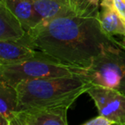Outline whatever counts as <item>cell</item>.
<instances>
[{
	"label": "cell",
	"instance_id": "1",
	"mask_svg": "<svg viewBox=\"0 0 125 125\" xmlns=\"http://www.w3.org/2000/svg\"><path fill=\"white\" fill-rule=\"evenodd\" d=\"M99 12V7L78 0L73 10L40 23L18 41L62 64L87 70L106 45L114 44L101 30Z\"/></svg>",
	"mask_w": 125,
	"mask_h": 125
},
{
	"label": "cell",
	"instance_id": "2",
	"mask_svg": "<svg viewBox=\"0 0 125 125\" xmlns=\"http://www.w3.org/2000/svg\"><path fill=\"white\" fill-rule=\"evenodd\" d=\"M90 86L85 75L23 80L15 86L18 97L17 111L32 107L72 105Z\"/></svg>",
	"mask_w": 125,
	"mask_h": 125
},
{
	"label": "cell",
	"instance_id": "3",
	"mask_svg": "<svg viewBox=\"0 0 125 125\" xmlns=\"http://www.w3.org/2000/svg\"><path fill=\"white\" fill-rule=\"evenodd\" d=\"M87 70L62 64L42 54L22 62L0 65V81L15 86L23 80L48 79L73 75H86Z\"/></svg>",
	"mask_w": 125,
	"mask_h": 125
},
{
	"label": "cell",
	"instance_id": "4",
	"mask_svg": "<svg viewBox=\"0 0 125 125\" xmlns=\"http://www.w3.org/2000/svg\"><path fill=\"white\" fill-rule=\"evenodd\" d=\"M85 77L91 85L125 93V49L114 44L106 45L87 70Z\"/></svg>",
	"mask_w": 125,
	"mask_h": 125
},
{
	"label": "cell",
	"instance_id": "5",
	"mask_svg": "<svg viewBox=\"0 0 125 125\" xmlns=\"http://www.w3.org/2000/svg\"><path fill=\"white\" fill-rule=\"evenodd\" d=\"M87 94L94 100L99 115L116 124L125 125V93L111 87L91 85Z\"/></svg>",
	"mask_w": 125,
	"mask_h": 125
},
{
	"label": "cell",
	"instance_id": "6",
	"mask_svg": "<svg viewBox=\"0 0 125 125\" xmlns=\"http://www.w3.org/2000/svg\"><path fill=\"white\" fill-rule=\"evenodd\" d=\"M70 104L32 107L18 111L11 125H67Z\"/></svg>",
	"mask_w": 125,
	"mask_h": 125
},
{
	"label": "cell",
	"instance_id": "7",
	"mask_svg": "<svg viewBox=\"0 0 125 125\" xmlns=\"http://www.w3.org/2000/svg\"><path fill=\"white\" fill-rule=\"evenodd\" d=\"M42 52L37 51L21 41L0 40V65L10 64L39 57Z\"/></svg>",
	"mask_w": 125,
	"mask_h": 125
},
{
	"label": "cell",
	"instance_id": "8",
	"mask_svg": "<svg viewBox=\"0 0 125 125\" xmlns=\"http://www.w3.org/2000/svg\"><path fill=\"white\" fill-rule=\"evenodd\" d=\"M99 21L102 32L115 45H120V41L114 38L116 35L125 37V22L115 8L101 7L99 12Z\"/></svg>",
	"mask_w": 125,
	"mask_h": 125
},
{
	"label": "cell",
	"instance_id": "9",
	"mask_svg": "<svg viewBox=\"0 0 125 125\" xmlns=\"http://www.w3.org/2000/svg\"><path fill=\"white\" fill-rule=\"evenodd\" d=\"M26 33L27 30L20 20L0 2V40L18 41Z\"/></svg>",
	"mask_w": 125,
	"mask_h": 125
},
{
	"label": "cell",
	"instance_id": "10",
	"mask_svg": "<svg viewBox=\"0 0 125 125\" xmlns=\"http://www.w3.org/2000/svg\"><path fill=\"white\" fill-rule=\"evenodd\" d=\"M17 106L16 87L0 81V125H11L17 112Z\"/></svg>",
	"mask_w": 125,
	"mask_h": 125
},
{
	"label": "cell",
	"instance_id": "11",
	"mask_svg": "<svg viewBox=\"0 0 125 125\" xmlns=\"http://www.w3.org/2000/svg\"><path fill=\"white\" fill-rule=\"evenodd\" d=\"M0 2L20 20L27 31L36 26V13L32 0H1Z\"/></svg>",
	"mask_w": 125,
	"mask_h": 125
},
{
	"label": "cell",
	"instance_id": "12",
	"mask_svg": "<svg viewBox=\"0 0 125 125\" xmlns=\"http://www.w3.org/2000/svg\"><path fill=\"white\" fill-rule=\"evenodd\" d=\"M116 124L113 121L110 120L109 118L105 117V116H102V115H99L98 116L91 118L90 120L85 122L83 125H112Z\"/></svg>",
	"mask_w": 125,
	"mask_h": 125
},
{
	"label": "cell",
	"instance_id": "13",
	"mask_svg": "<svg viewBox=\"0 0 125 125\" xmlns=\"http://www.w3.org/2000/svg\"><path fill=\"white\" fill-rule=\"evenodd\" d=\"M114 8L125 22V0H114Z\"/></svg>",
	"mask_w": 125,
	"mask_h": 125
},
{
	"label": "cell",
	"instance_id": "14",
	"mask_svg": "<svg viewBox=\"0 0 125 125\" xmlns=\"http://www.w3.org/2000/svg\"><path fill=\"white\" fill-rule=\"evenodd\" d=\"M101 7H111L114 8V0H101Z\"/></svg>",
	"mask_w": 125,
	"mask_h": 125
},
{
	"label": "cell",
	"instance_id": "15",
	"mask_svg": "<svg viewBox=\"0 0 125 125\" xmlns=\"http://www.w3.org/2000/svg\"><path fill=\"white\" fill-rule=\"evenodd\" d=\"M87 3H89L90 4L96 6V7H99V0H86Z\"/></svg>",
	"mask_w": 125,
	"mask_h": 125
},
{
	"label": "cell",
	"instance_id": "16",
	"mask_svg": "<svg viewBox=\"0 0 125 125\" xmlns=\"http://www.w3.org/2000/svg\"><path fill=\"white\" fill-rule=\"evenodd\" d=\"M120 47H122V48H124L125 49V37L124 38H123V40L120 41Z\"/></svg>",
	"mask_w": 125,
	"mask_h": 125
},
{
	"label": "cell",
	"instance_id": "17",
	"mask_svg": "<svg viewBox=\"0 0 125 125\" xmlns=\"http://www.w3.org/2000/svg\"><path fill=\"white\" fill-rule=\"evenodd\" d=\"M74 1H75V2H77V0H74Z\"/></svg>",
	"mask_w": 125,
	"mask_h": 125
}]
</instances>
